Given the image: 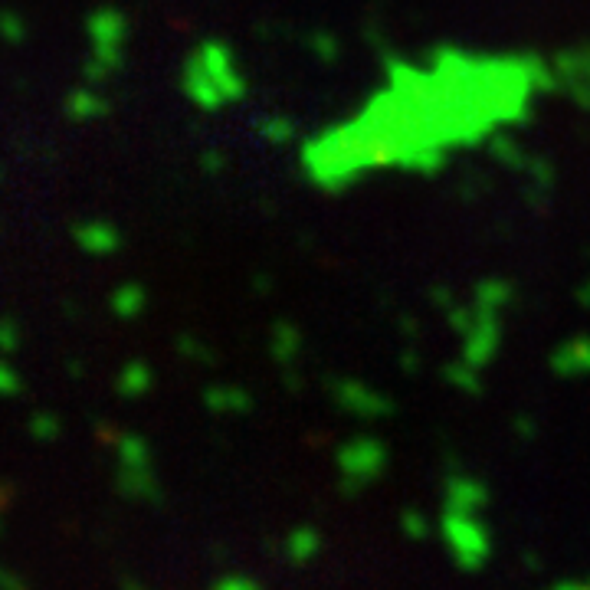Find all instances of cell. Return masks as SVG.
<instances>
[{
	"label": "cell",
	"mask_w": 590,
	"mask_h": 590,
	"mask_svg": "<svg viewBox=\"0 0 590 590\" xmlns=\"http://www.w3.org/2000/svg\"><path fill=\"white\" fill-rule=\"evenodd\" d=\"M443 541L450 548L453 561L459 568L476 571L486 564L492 541H489V528L479 522L476 512H459V509H446L443 515Z\"/></svg>",
	"instance_id": "obj_1"
},
{
	"label": "cell",
	"mask_w": 590,
	"mask_h": 590,
	"mask_svg": "<svg viewBox=\"0 0 590 590\" xmlns=\"http://www.w3.org/2000/svg\"><path fill=\"white\" fill-rule=\"evenodd\" d=\"M0 181H4V164H0Z\"/></svg>",
	"instance_id": "obj_15"
},
{
	"label": "cell",
	"mask_w": 590,
	"mask_h": 590,
	"mask_svg": "<svg viewBox=\"0 0 590 590\" xmlns=\"http://www.w3.org/2000/svg\"><path fill=\"white\" fill-rule=\"evenodd\" d=\"M551 590H590V581H568V584H558Z\"/></svg>",
	"instance_id": "obj_14"
},
{
	"label": "cell",
	"mask_w": 590,
	"mask_h": 590,
	"mask_svg": "<svg viewBox=\"0 0 590 590\" xmlns=\"http://www.w3.org/2000/svg\"><path fill=\"white\" fill-rule=\"evenodd\" d=\"M486 486L472 479H456L450 482V499H446V509H459V512H479L486 505Z\"/></svg>",
	"instance_id": "obj_5"
},
{
	"label": "cell",
	"mask_w": 590,
	"mask_h": 590,
	"mask_svg": "<svg viewBox=\"0 0 590 590\" xmlns=\"http://www.w3.org/2000/svg\"><path fill=\"white\" fill-rule=\"evenodd\" d=\"M89 37L96 40V63H89V79H102L118 66V46L125 37V20L115 10H99L89 17Z\"/></svg>",
	"instance_id": "obj_2"
},
{
	"label": "cell",
	"mask_w": 590,
	"mask_h": 590,
	"mask_svg": "<svg viewBox=\"0 0 590 590\" xmlns=\"http://www.w3.org/2000/svg\"><path fill=\"white\" fill-rule=\"evenodd\" d=\"M17 391V374L0 361V394H14Z\"/></svg>",
	"instance_id": "obj_13"
},
{
	"label": "cell",
	"mask_w": 590,
	"mask_h": 590,
	"mask_svg": "<svg viewBox=\"0 0 590 590\" xmlns=\"http://www.w3.org/2000/svg\"><path fill=\"white\" fill-rule=\"evenodd\" d=\"M141 302H145V295H141V289H135V286H125L112 295V309L118 315H135L141 309Z\"/></svg>",
	"instance_id": "obj_9"
},
{
	"label": "cell",
	"mask_w": 590,
	"mask_h": 590,
	"mask_svg": "<svg viewBox=\"0 0 590 590\" xmlns=\"http://www.w3.org/2000/svg\"><path fill=\"white\" fill-rule=\"evenodd\" d=\"M214 590H263V587H259L256 581H250V577H243V574H230V577H223Z\"/></svg>",
	"instance_id": "obj_12"
},
{
	"label": "cell",
	"mask_w": 590,
	"mask_h": 590,
	"mask_svg": "<svg viewBox=\"0 0 590 590\" xmlns=\"http://www.w3.org/2000/svg\"><path fill=\"white\" fill-rule=\"evenodd\" d=\"M73 236H76V243L82 246V250L96 253V256L112 253L118 246V233L109 227V223H79Z\"/></svg>",
	"instance_id": "obj_4"
},
{
	"label": "cell",
	"mask_w": 590,
	"mask_h": 590,
	"mask_svg": "<svg viewBox=\"0 0 590 590\" xmlns=\"http://www.w3.org/2000/svg\"><path fill=\"white\" fill-rule=\"evenodd\" d=\"M17 345H20V325L10 315H4L0 318V351L10 354L17 351Z\"/></svg>",
	"instance_id": "obj_10"
},
{
	"label": "cell",
	"mask_w": 590,
	"mask_h": 590,
	"mask_svg": "<svg viewBox=\"0 0 590 590\" xmlns=\"http://www.w3.org/2000/svg\"><path fill=\"white\" fill-rule=\"evenodd\" d=\"M105 109H109V105H105V99H99L96 92H89V89H76L73 96L66 99V112L73 115V118H96V115H105Z\"/></svg>",
	"instance_id": "obj_7"
},
{
	"label": "cell",
	"mask_w": 590,
	"mask_h": 590,
	"mask_svg": "<svg viewBox=\"0 0 590 590\" xmlns=\"http://www.w3.org/2000/svg\"><path fill=\"white\" fill-rule=\"evenodd\" d=\"M404 531H407V538H413V541H423L430 535V522L423 518L420 512H407L404 515Z\"/></svg>",
	"instance_id": "obj_11"
},
{
	"label": "cell",
	"mask_w": 590,
	"mask_h": 590,
	"mask_svg": "<svg viewBox=\"0 0 590 590\" xmlns=\"http://www.w3.org/2000/svg\"><path fill=\"white\" fill-rule=\"evenodd\" d=\"M341 466H345V472H348V482L364 486V482H371L377 472H381L384 459H381V450H374L371 456H361V443H358L341 453Z\"/></svg>",
	"instance_id": "obj_3"
},
{
	"label": "cell",
	"mask_w": 590,
	"mask_h": 590,
	"mask_svg": "<svg viewBox=\"0 0 590 590\" xmlns=\"http://www.w3.org/2000/svg\"><path fill=\"white\" fill-rule=\"evenodd\" d=\"M318 551H322V535L312 528H299L286 538V558L292 564H309Z\"/></svg>",
	"instance_id": "obj_6"
},
{
	"label": "cell",
	"mask_w": 590,
	"mask_h": 590,
	"mask_svg": "<svg viewBox=\"0 0 590 590\" xmlns=\"http://www.w3.org/2000/svg\"><path fill=\"white\" fill-rule=\"evenodd\" d=\"M0 40L7 46H20L27 40V20H23L17 10H10V7L0 10Z\"/></svg>",
	"instance_id": "obj_8"
}]
</instances>
